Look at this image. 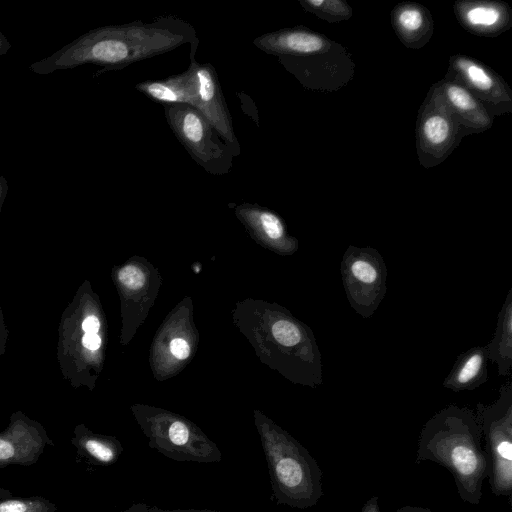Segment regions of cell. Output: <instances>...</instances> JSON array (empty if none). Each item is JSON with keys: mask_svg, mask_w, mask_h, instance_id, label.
Wrapping results in <instances>:
<instances>
[{"mask_svg": "<svg viewBox=\"0 0 512 512\" xmlns=\"http://www.w3.org/2000/svg\"><path fill=\"white\" fill-rule=\"evenodd\" d=\"M136 89L150 99L165 105L186 104L196 108L198 89L193 66L181 74L160 80H147Z\"/></svg>", "mask_w": 512, "mask_h": 512, "instance_id": "obj_17", "label": "cell"}, {"mask_svg": "<svg viewBox=\"0 0 512 512\" xmlns=\"http://www.w3.org/2000/svg\"><path fill=\"white\" fill-rule=\"evenodd\" d=\"M165 117L177 139L192 158L213 175L226 174L233 153L194 107L186 104L165 105Z\"/></svg>", "mask_w": 512, "mask_h": 512, "instance_id": "obj_5", "label": "cell"}, {"mask_svg": "<svg viewBox=\"0 0 512 512\" xmlns=\"http://www.w3.org/2000/svg\"><path fill=\"white\" fill-rule=\"evenodd\" d=\"M453 9L460 25L478 36L496 37L512 26V9L502 1L459 0Z\"/></svg>", "mask_w": 512, "mask_h": 512, "instance_id": "obj_13", "label": "cell"}, {"mask_svg": "<svg viewBox=\"0 0 512 512\" xmlns=\"http://www.w3.org/2000/svg\"><path fill=\"white\" fill-rule=\"evenodd\" d=\"M118 512H217L214 510L208 509H176V510H167L161 509L157 506H152L146 503H136L130 506L129 508L118 511Z\"/></svg>", "mask_w": 512, "mask_h": 512, "instance_id": "obj_25", "label": "cell"}, {"mask_svg": "<svg viewBox=\"0 0 512 512\" xmlns=\"http://www.w3.org/2000/svg\"><path fill=\"white\" fill-rule=\"evenodd\" d=\"M253 44L258 49L281 58L329 50L338 42L305 27H294L265 33L255 38Z\"/></svg>", "mask_w": 512, "mask_h": 512, "instance_id": "obj_14", "label": "cell"}, {"mask_svg": "<svg viewBox=\"0 0 512 512\" xmlns=\"http://www.w3.org/2000/svg\"><path fill=\"white\" fill-rule=\"evenodd\" d=\"M475 414L488 462V483L495 496L512 494V383L503 384L491 404L478 403Z\"/></svg>", "mask_w": 512, "mask_h": 512, "instance_id": "obj_4", "label": "cell"}, {"mask_svg": "<svg viewBox=\"0 0 512 512\" xmlns=\"http://www.w3.org/2000/svg\"><path fill=\"white\" fill-rule=\"evenodd\" d=\"M260 222L265 234L272 240H279L285 237L283 223L277 215L270 211H253Z\"/></svg>", "mask_w": 512, "mask_h": 512, "instance_id": "obj_23", "label": "cell"}, {"mask_svg": "<svg viewBox=\"0 0 512 512\" xmlns=\"http://www.w3.org/2000/svg\"><path fill=\"white\" fill-rule=\"evenodd\" d=\"M100 328V322L96 316H88L82 322V329L85 333H97Z\"/></svg>", "mask_w": 512, "mask_h": 512, "instance_id": "obj_28", "label": "cell"}, {"mask_svg": "<svg viewBox=\"0 0 512 512\" xmlns=\"http://www.w3.org/2000/svg\"><path fill=\"white\" fill-rule=\"evenodd\" d=\"M340 272L350 306L363 318H370L387 291V267L378 250L349 245Z\"/></svg>", "mask_w": 512, "mask_h": 512, "instance_id": "obj_6", "label": "cell"}, {"mask_svg": "<svg viewBox=\"0 0 512 512\" xmlns=\"http://www.w3.org/2000/svg\"><path fill=\"white\" fill-rule=\"evenodd\" d=\"M464 134L435 83L429 89L417 116L416 149L421 165L431 168L442 163L458 146Z\"/></svg>", "mask_w": 512, "mask_h": 512, "instance_id": "obj_7", "label": "cell"}, {"mask_svg": "<svg viewBox=\"0 0 512 512\" xmlns=\"http://www.w3.org/2000/svg\"><path fill=\"white\" fill-rule=\"evenodd\" d=\"M82 344L85 348L95 351L101 346V338L97 333H85L82 337Z\"/></svg>", "mask_w": 512, "mask_h": 512, "instance_id": "obj_27", "label": "cell"}, {"mask_svg": "<svg viewBox=\"0 0 512 512\" xmlns=\"http://www.w3.org/2000/svg\"><path fill=\"white\" fill-rule=\"evenodd\" d=\"M360 512H380L379 497L374 495L369 498L361 508Z\"/></svg>", "mask_w": 512, "mask_h": 512, "instance_id": "obj_29", "label": "cell"}, {"mask_svg": "<svg viewBox=\"0 0 512 512\" xmlns=\"http://www.w3.org/2000/svg\"><path fill=\"white\" fill-rule=\"evenodd\" d=\"M391 23L399 40L411 49H420L433 35L434 22L428 9L414 2L397 4L391 12Z\"/></svg>", "mask_w": 512, "mask_h": 512, "instance_id": "obj_16", "label": "cell"}, {"mask_svg": "<svg viewBox=\"0 0 512 512\" xmlns=\"http://www.w3.org/2000/svg\"><path fill=\"white\" fill-rule=\"evenodd\" d=\"M191 65L194 68L198 89L195 109L210 123L233 155H238L240 152L239 142L214 67L208 63L199 64L195 61L192 53Z\"/></svg>", "mask_w": 512, "mask_h": 512, "instance_id": "obj_11", "label": "cell"}, {"mask_svg": "<svg viewBox=\"0 0 512 512\" xmlns=\"http://www.w3.org/2000/svg\"><path fill=\"white\" fill-rule=\"evenodd\" d=\"M466 88L491 114L512 111V90L504 79L480 61L456 54L444 77Z\"/></svg>", "mask_w": 512, "mask_h": 512, "instance_id": "obj_9", "label": "cell"}, {"mask_svg": "<svg viewBox=\"0 0 512 512\" xmlns=\"http://www.w3.org/2000/svg\"><path fill=\"white\" fill-rule=\"evenodd\" d=\"M487 365L485 346H473L457 357L442 385L454 392L474 390L487 382Z\"/></svg>", "mask_w": 512, "mask_h": 512, "instance_id": "obj_18", "label": "cell"}, {"mask_svg": "<svg viewBox=\"0 0 512 512\" xmlns=\"http://www.w3.org/2000/svg\"><path fill=\"white\" fill-rule=\"evenodd\" d=\"M146 435L151 448L175 461L217 463L222 459L213 441L182 420L147 429Z\"/></svg>", "mask_w": 512, "mask_h": 512, "instance_id": "obj_10", "label": "cell"}, {"mask_svg": "<svg viewBox=\"0 0 512 512\" xmlns=\"http://www.w3.org/2000/svg\"><path fill=\"white\" fill-rule=\"evenodd\" d=\"M0 512H57L55 503L42 496L0 499Z\"/></svg>", "mask_w": 512, "mask_h": 512, "instance_id": "obj_22", "label": "cell"}, {"mask_svg": "<svg viewBox=\"0 0 512 512\" xmlns=\"http://www.w3.org/2000/svg\"><path fill=\"white\" fill-rule=\"evenodd\" d=\"M12 496V493L5 488L0 487V499L9 498Z\"/></svg>", "mask_w": 512, "mask_h": 512, "instance_id": "obj_32", "label": "cell"}, {"mask_svg": "<svg viewBox=\"0 0 512 512\" xmlns=\"http://www.w3.org/2000/svg\"><path fill=\"white\" fill-rule=\"evenodd\" d=\"M172 354L178 359H186L190 353L188 343L181 338H175L170 343Z\"/></svg>", "mask_w": 512, "mask_h": 512, "instance_id": "obj_26", "label": "cell"}, {"mask_svg": "<svg viewBox=\"0 0 512 512\" xmlns=\"http://www.w3.org/2000/svg\"><path fill=\"white\" fill-rule=\"evenodd\" d=\"M302 8L329 23L348 20L352 7L344 0H300Z\"/></svg>", "mask_w": 512, "mask_h": 512, "instance_id": "obj_21", "label": "cell"}, {"mask_svg": "<svg viewBox=\"0 0 512 512\" xmlns=\"http://www.w3.org/2000/svg\"><path fill=\"white\" fill-rule=\"evenodd\" d=\"M395 512H433V511L426 507L405 505V506L398 508Z\"/></svg>", "mask_w": 512, "mask_h": 512, "instance_id": "obj_30", "label": "cell"}, {"mask_svg": "<svg viewBox=\"0 0 512 512\" xmlns=\"http://www.w3.org/2000/svg\"><path fill=\"white\" fill-rule=\"evenodd\" d=\"M279 60L309 89L338 90L354 75L352 57L340 43L329 50Z\"/></svg>", "mask_w": 512, "mask_h": 512, "instance_id": "obj_8", "label": "cell"}, {"mask_svg": "<svg viewBox=\"0 0 512 512\" xmlns=\"http://www.w3.org/2000/svg\"><path fill=\"white\" fill-rule=\"evenodd\" d=\"M54 446L41 425L25 418H15L0 433V468L35 464L47 445Z\"/></svg>", "mask_w": 512, "mask_h": 512, "instance_id": "obj_12", "label": "cell"}, {"mask_svg": "<svg viewBox=\"0 0 512 512\" xmlns=\"http://www.w3.org/2000/svg\"><path fill=\"white\" fill-rule=\"evenodd\" d=\"M273 498L297 509L315 506L324 495L322 471L309 451L276 425L259 427Z\"/></svg>", "mask_w": 512, "mask_h": 512, "instance_id": "obj_3", "label": "cell"}, {"mask_svg": "<svg viewBox=\"0 0 512 512\" xmlns=\"http://www.w3.org/2000/svg\"><path fill=\"white\" fill-rule=\"evenodd\" d=\"M436 84L463 131L480 133L491 128L494 115L466 88L445 78Z\"/></svg>", "mask_w": 512, "mask_h": 512, "instance_id": "obj_15", "label": "cell"}, {"mask_svg": "<svg viewBox=\"0 0 512 512\" xmlns=\"http://www.w3.org/2000/svg\"><path fill=\"white\" fill-rule=\"evenodd\" d=\"M191 39L197 40L192 26L174 16L159 17L151 23L108 25L84 33L29 68L39 75L85 64L101 66L100 72L119 70L173 50Z\"/></svg>", "mask_w": 512, "mask_h": 512, "instance_id": "obj_1", "label": "cell"}, {"mask_svg": "<svg viewBox=\"0 0 512 512\" xmlns=\"http://www.w3.org/2000/svg\"><path fill=\"white\" fill-rule=\"evenodd\" d=\"M11 48V43L6 36L0 32V56L5 55Z\"/></svg>", "mask_w": 512, "mask_h": 512, "instance_id": "obj_31", "label": "cell"}, {"mask_svg": "<svg viewBox=\"0 0 512 512\" xmlns=\"http://www.w3.org/2000/svg\"><path fill=\"white\" fill-rule=\"evenodd\" d=\"M72 444L81 456L97 465H112L123 452V446L116 439L94 434L83 427L75 430Z\"/></svg>", "mask_w": 512, "mask_h": 512, "instance_id": "obj_20", "label": "cell"}, {"mask_svg": "<svg viewBox=\"0 0 512 512\" xmlns=\"http://www.w3.org/2000/svg\"><path fill=\"white\" fill-rule=\"evenodd\" d=\"M118 277L120 282L129 289H140L145 283L144 273L135 266H125L122 268Z\"/></svg>", "mask_w": 512, "mask_h": 512, "instance_id": "obj_24", "label": "cell"}, {"mask_svg": "<svg viewBox=\"0 0 512 512\" xmlns=\"http://www.w3.org/2000/svg\"><path fill=\"white\" fill-rule=\"evenodd\" d=\"M488 360L497 364L499 376H510L512 366V288L498 313L494 335L485 346Z\"/></svg>", "mask_w": 512, "mask_h": 512, "instance_id": "obj_19", "label": "cell"}, {"mask_svg": "<svg viewBox=\"0 0 512 512\" xmlns=\"http://www.w3.org/2000/svg\"><path fill=\"white\" fill-rule=\"evenodd\" d=\"M424 461L446 468L461 500L478 505L488 462L475 411L451 404L435 413L418 438L415 463Z\"/></svg>", "mask_w": 512, "mask_h": 512, "instance_id": "obj_2", "label": "cell"}]
</instances>
